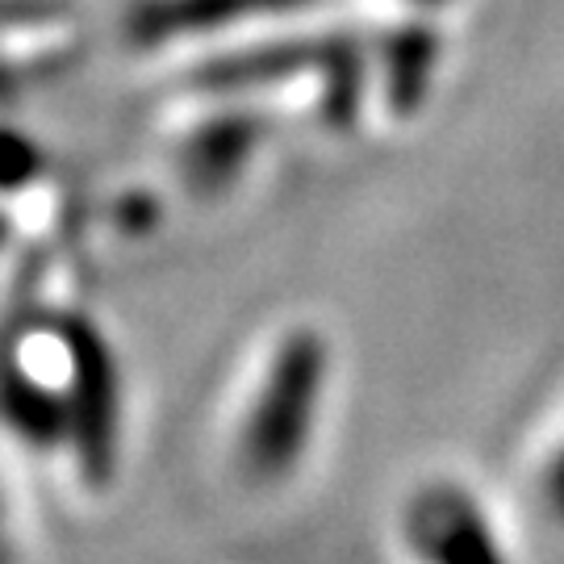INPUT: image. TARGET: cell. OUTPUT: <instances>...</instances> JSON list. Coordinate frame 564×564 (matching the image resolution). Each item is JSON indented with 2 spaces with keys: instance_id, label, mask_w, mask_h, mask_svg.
Here are the masks:
<instances>
[{
  "instance_id": "cell-1",
  "label": "cell",
  "mask_w": 564,
  "mask_h": 564,
  "mask_svg": "<svg viewBox=\"0 0 564 564\" xmlns=\"http://www.w3.org/2000/svg\"><path fill=\"white\" fill-rule=\"evenodd\" d=\"M326 384V343L314 330H293L276 347L260 398L239 435V468L251 481H284L302 460Z\"/></svg>"
},
{
  "instance_id": "cell-2",
  "label": "cell",
  "mask_w": 564,
  "mask_h": 564,
  "mask_svg": "<svg viewBox=\"0 0 564 564\" xmlns=\"http://www.w3.org/2000/svg\"><path fill=\"white\" fill-rule=\"evenodd\" d=\"M59 339L72 360V444L80 456L84 477L105 485L118 468V423H121V381L109 343L88 318H63Z\"/></svg>"
},
{
  "instance_id": "cell-3",
  "label": "cell",
  "mask_w": 564,
  "mask_h": 564,
  "mask_svg": "<svg viewBox=\"0 0 564 564\" xmlns=\"http://www.w3.org/2000/svg\"><path fill=\"white\" fill-rule=\"evenodd\" d=\"M272 121L260 109H223L205 118L188 139L181 142V181L202 202L223 197L230 184L242 176V167L260 151Z\"/></svg>"
},
{
  "instance_id": "cell-4",
  "label": "cell",
  "mask_w": 564,
  "mask_h": 564,
  "mask_svg": "<svg viewBox=\"0 0 564 564\" xmlns=\"http://www.w3.org/2000/svg\"><path fill=\"white\" fill-rule=\"evenodd\" d=\"M405 540L423 556L444 564L498 561V544L485 527V514L460 485H426L405 510Z\"/></svg>"
},
{
  "instance_id": "cell-5",
  "label": "cell",
  "mask_w": 564,
  "mask_h": 564,
  "mask_svg": "<svg viewBox=\"0 0 564 564\" xmlns=\"http://www.w3.org/2000/svg\"><path fill=\"white\" fill-rule=\"evenodd\" d=\"M335 39H281V42H256L242 51H226L218 59L202 63L193 72V88L202 93H251L268 84L293 80V76H323L326 59L335 55Z\"/></svg>"
},
{
  "instance_id": "cell-6",
  "label": "cell",
  "mask_w": 564,
  "mask_h": 564,
  "mask_svg": "<svg viewBox=\"0 0 564 564\" xmlns=\"http://www.w3.org/2000/svg\"><path fill=\"white\" fill-rule=\"evenodd\" d=\"M310 4L318 0H139L126 13V34L134 46H163V42L209 34L247 18L297 13Z\"/></svg>"
},
{
  "instance_id": "cell-7",
  "label": "cell",
  "mask_w": 564,
  "mask_h": 564,
  "mask_svg": "<svg viewBox=\"0 0 564 564\" xmlns=\"http://www.w3.org/2000/svg\"><path fill=\"white\" fill-rule=\"evenodd\" d=\"M444 42L426 21H402L381 42L384 101L398 118H414L426 101V88L435 80Z\"/></svg>"
},
{
  "instance_id": "cell-8",
  "label": "cell",
  "mask_w": 564,
  "mask_h": 564,
  "mask_svg": "<svg viewBox=\"0 0 564 564\" xmlns=\"http://www.w3.org/2000/svg\"><path fill=\"white\" fill-rule=\"evenodd\" d=\"M0 414L25 444L55 447L72 440V405L51 384L30 377L18 360L0 364Z\"/></svg>"
},
{
  "instance_id": "cell-9",
  "label": "cell",
  "mask_w": 564,
  "mask_h": 564,
  "mask_svg": "<svg viewBox=\"0 0 564 564\" xmlns=\"http://www.w3.org/2000/svg\"><path fill=\"white\" fill-rule=\"evenodd\" d=\"M323 121L335 130H351L364 109V80H368V59L356 39L339 34L335 55L323 67Z\"/></svg>"
},
{
  "instance_id": "cell-10",
  "label": "cell",
  "mask_w": 564,
  "mask_h": 564,
  "mask_svg": "<svg viewBox=\"0 0 564 564\" xmlns=\"http://www.w3.org/2000/svg\"><path fill=\"white\" fill-rule=\"evenodd\" d=\"M39 172V151L21 134H0V188H18Z\"/></svg>"
},
{
  "instance_id": "cell-11",
  "label": "cell",
  "mask_w": 564,
  "mask_h": 564,
  "mask_svg": "<svg viewBox=\"0 0 564 564\" xmlns=\"http://www.w3.org/2000/svg\"><path fill=\"white\" fill-rule=\"evenodd\" d=\"M547 506H552V510H556V514H561L564 519V452L561 456H556V464H552V468H547Z\"/></svg>"
},
{
  "instance_id": "cell-12",
  "label": "cell",
  "mask_w": 564,
  "mask_h": 564,
  "mask_svg": "<svg viewBox=\"0 0 564 564\" xmlns=\"http://www.w3.org/2000/svg\"><path fill=\"white\" fill-rule=\"evenodd\" d=\"M410 4H414V9H447L452 0H410Z\"/></svg>"
}]
</instances>
